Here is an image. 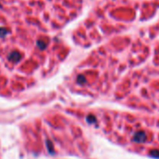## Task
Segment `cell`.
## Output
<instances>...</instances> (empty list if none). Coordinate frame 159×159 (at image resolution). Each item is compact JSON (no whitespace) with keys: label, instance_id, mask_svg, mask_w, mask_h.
<instances>
[{"label":"cell","instance_id":"obj_3","mask_svg":"<svg viewBox=\"0 0 159 159\" xmlns=\"http://www.w3.org/2000/svg\"><path fill=\"white\" fill-rule=\"evenodd\" d=\"M46 145H47V148H48V151L50 154H54V144H52V142L51 140H47L46 141Z\"/></svg>","mask_w":159,"mask_h":159},{"label":"cell","instance_id":"obj_6","mask_svg":"<svg viewBox=\"0 0 159 159\" xmlns=\"http://www.w3.org/2000/svg\"><path fill=\"white\" fill-rule=\"evenodd\" d=\"M7 29L5 28H0V37H4L7 34Z\"/></svg>","mask_w":159,"mask_h":159},{"label":"cell","instance_id":"obj_1","mask_svg":"<svg viewBox=\"0 0 159 159\" xmlns=\"http://www.w3.org/2000/svg\"><path fill=\"white\" fill-rule=\"evenodd\" d=\"M9 59L10 60V61H13V62L19 61V60L21 59V54L17 52H12L9 56Z\"/></svg>","mask_w":159,"mask_h":159},{"label":"cell","instance_id":"obj_7","mask_svg":"<svg viewBox=\"0 0 159 159\" xmlns=\"http://www.w3.org/2000/svg\"><path fill=\"white\" fill-rule=\"evenodd\" d=\"M37 45H39V46L40 47V49H44L45 48V46H46V44L45 43H43L42 41H37Z\"/></svg>","mask_w":159,"mask_h":159},{"label":"cell","instance_id":"obj_4","mask_svg":"<svg viewBox=\"0 0 159 159\" xmlns=\"http://www.w3.org/2000/svg\"><path fill=\"white\" fill-rule=\"evenodd\" d=\"M86 121H87V123H89V124H95L96 122V117L94 115L91 114V115H88L86 117Z\"/></svg>","mask_w":159,"mask_h":159},{"label":"cell","instance_id":"obj_5","mask_svg":"<svg viewBox=\"0 0 159 159\" xmlns=\"http://www.w3.org/2000/svg\"><path fill=\"white\" fill-rule=\"evenodd\" d=\"M78 83H80V84H81V83H83L85 81V78L82 76V75H80V76L78 77Z\"/></svg>","mask_w":159,"mask_h":159},{"label":"cell","instance_id":"obj_2","mask_svg":"<svg viewBox=\"0 0 159 159\" xmlns=\"http://www.w3.org/2000/svg\"><path fill=\"white\" fill-rule=\"evenodd\" d=\"M144 139H145V134L142 133V132L137 133L134 137V140L137 141V142H142L143 140H144Z\"/></svg>","mask_w":159,"mask_h":159}]
</instances>
